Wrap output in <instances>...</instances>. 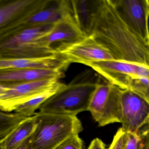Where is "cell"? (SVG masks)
<instances>
[{"label": "cell", "instance_id": "obj_1", "mask_svg": "<svg viewBox=\"0 0 149 149\" xmlns=\"http://www.w3.org/2000/svg\"><path fill=\"white\" fill-rule=\"evenodd\" d=\"M91 36L114 60L149 67V45L128 27L111 0H101Z\"/></svg>", "mask_w": 149, "mask_h": 149}, {"label": "cell", "instance_id": "obj_2", "mask_svg": "<svg viewBox=\"0 0 149 149\" xmlns=\"http://www.w3.org/2000/svg\"><path fill=\"white\" fill-rule=\"evenodd\" d=\"M102 79L91 69L85 70L44 102L38 112L76 116L88 111L92 94Z\"/></svg>", "mask_w": 149, "mask_h": 149}, {"label": "cell", "instance_id": "obj_3", "mask_svg": "<svg viewBox=\"0 0 149 149\" xmlns=\"http://www.w3.org/2000/svg\"><path fill=\"white\" fill-rule=\"evenodd\" d=\"M54 25H40L25 29L0 44V57L40 59L59 54L43 39Z\"/></svg>", "mask_w": 149, "mask_h": 149}, {"label": "cell", "instance_id": "obj_4", "mask_svg": "<svg viewBox=\"0 0 149 149\" xmlns=\"http://www.w3.org/2000/svg\"><path fill=\"white\" fill-rule=\"evenodd\" d=\"M38 125L31 137L32 149H54L63 141L78 135L83 126L76 116L36 111Z\"/></svg>", "mask_w": 149, "mask_h": 149}, {"label": "cell", "instance_id": "obj_5", "mask_svg": "<svg viewBox=\"0 0 149 149\" xmlns=\"http://www.w3.org/2000/svg\"><path fill=\"white\" fill-rule=\"evenodd\" d=\"M46 0H0V44L25 29Z\"/></svg>", "mask_w": 149, "mask_h": 149}, {"label": "cell", "instance_id": "obj_6", "mask_svg": "<svg viewBox=\"0 0 149 149\" xmlns=\"http://www.w3.org/2000/svg\"><path fill=\"white\" fill-rule=\"evenodd\" d=\"M102 79L94 90L88 111L101 127L114 123H121L122 113L121 89Z\"/></svg>", "mask_w": 149, "mask_h": 149}, {"label": "cell", "instance_id": "obj_7", "mask_svg": "<svg viewBox=\"0 0 149 149\" xmlns=\"http://www.w3.org/2000/svg\"><path fill=\"white\" fill-rule=\"evenodd\" d=\"M118 15L128 27L149 45L148 0H111Z\"/></svg>", "mask_w": 149, "mask_h": 149}, {"label": "cell", "instance_id": "obj_8", "mask_svg": "<svg viewBox=\"0 0 149 149\" xmlns=\"http://www.w3.org/2000/svg\"><path fill=\"white\" fill-rule=\"evenodd\" d=\"M121 128L127 133H136L149 123V102L129 90H120Z\"/></svg>", "mask_w": 149, "mask_h": 149}, {"label": "cell", "instance_id": "obj_9", "mask_svg": "<svg viewBox=\"0 0 149 149\" xmlns=\"http://www.w3.org/2000/svg\"><path fill=\"white\" fill-rule=\"evenodd\" d=\"M69 63L84 64L88 62L114 60L109 52L91 36L70 43H63L54 48Z\"/></svg>", "mask_w": 149, "mask_h": 149}, {"label": "cell", "instance_id": "obj_10", "mask_svg": "<svg viewBox=\"0 0 149 149\" xmlns=\"http://www.w3.org/2000/svg\"><path fill=\"white\" fill-rule=\"evenodd\" d=\"M84 65L103 77L111 85L122 90H128L132 77H138L140 65L115 60L88 62Z\"/></svg>", "mask_w": 149, "mask_h": 149}, {"label": "cell", "instance_id": "obj_11", "mask_svg": "<svg viewBox=\"0 0 149 149\" xmlns=\"http://www.w3.org/2000/svg\"><path fill=\"white\" fill-rule=\"evenodd\" d=\"M59 81L55 79H45L9 87L0 93V110L5 112H14L18 106L45 91Z\"/></svg>", "mask_w": 149, "mask_h": 149}, {"label": "cell", "instance_id": "obj_12", "mask_svg": "<svg viewBox=\"0 0 149 149\" xmlns=\"http://www.w3.org/2000/svg\"><path fill=\"white\" fill-rule=\"evenodd\" d=\"M64 72L60 70H0V85L10 87L38 80L55 79L59 81L64 77Z\"/></svg>", "mask_w": 149, "mask_h": 149}, {"label": "cell", "instance_id": "obj_13", "mask_svg": "<svg viewBox=\"0 0 149 149\" xmlns=\"http://www.w3.org/2000/svg\"><path fill=\"white\" fill-rule=\"evenodd\" d=\"M70 63L60 54L40 59H17L0 57V70H60L65 71Z\"/></svg>", "mask_w": 149, "mask_h": 149}, {"label": "cell", "instance_id": "obj_14", "mask_svg": "<svg viewBox=\"0 0 149 149\" xmlns=\"http://www.w3.org/2000/svg\"><path fill=\"white\" fill-rule=\"evenodd\" d=\"M71 14L70 0H46L43 7L28 20L26 26L54 25Z\"/></svg>", "mask_w": 149, "mask_h": 149}, {"label": "cell", "instance_id": "obj_15", "mask_svg": "<svg viewBox=\"0 0 149 149\" xmlns=\"http://www.w3.org/2000/svg\"><path fill=\"white\" fill-rule=\"evenodd\" d=\"M87 36L80 30L72 14L56 22L43 40L53 47L54 44L70 43L81 40ZM54 48V47H53Z\"/></svg>", "mask_w": 149, "mask_h": 149}, {"label": "cell", "instance_id": "obj_16", "mask_svg": "<svg viewBox=\"0 0 149 149\" xmlns=\"http://www.w3.org/2000/svg\"><path fill=\"white\" fill-rule=\"evenodd\" d=\"M101 0H70L72 15L86 36H91Z\"/></svg>", "mask_w": 149, "mask_h": 149}, {"label": "cell", "instance_id": "obj_17", "mask_svg": "<svg viewBox=\"0 0 149 149\" xmlns=\"http://www.w3.org/2000/svg\"><path fill=\"white\" fill-rule=\"evenodd\" d=\"M38 125L35 115L22 123L14 132L0 144V149H15L33 134Z\"/></svg>", "mask_w": 149, "mask_h": 149}, {"label": "cell", "instance_id": "obj_18", "mask_svg": "<svg viewBox=\"0 0 149 149\" xmlns=\"http://www.w3.org/2000/svg\"><path fill=\"white\" fill-rule=\"evenodd\" d=\"M64 84L58 81L45 91L31 98L29 101L18 106L14 112L26 117L35 116L36 111L48 99L60 90Z\"/></svg>", "mask_w": 149, "mask_h": 149}, {"label": "cell", "instance_id": "obj_19", "mask_svg": "<svg viewBox=\"0 0 149 149\" xmlns=\"http://www.w3.org/2000/svg\"><path fill=\"white\" fill-rule=\"evenodd\" d=\"M129 90L149 102V78L132 77L129 84Z\"/></svg>", "mask_w": 149, "mask_h": 149}, {"label": "cell", "instance_id": "obj_20", "mask_svg": "<svg viewBox=\"0 0 149 149\" xmlns=\"http://www.w3.org/2000/svg\"><path fill=\"white\" fill-rule=\"evenodd\" d=\"M83 141L78 135L65 139L54 149H83Z\"/></svg>", "mask_w": 149, "mask_h": 149}, {"label": "cell", "instance_id": "obj_21", "mask_svg": "<svg viewBox=\"0 0 149 149\" xmlns=\"http://www.w3.org/2000/svg\"><path fill=\"white\" fill-rule=\"evenodd\" d=\"M127 141V133L120 128L113 137L108 149H123Z\"/></svg>", "mask_w": 149, "mask_h": 149}, {"label": "cell", "instance_id": "obj_22", "mask_svg": "<svg viewBox=\"0 0 149 149\" xmlns=\"http://www.w3.org/2000/svg\"><path fill=\"white\" fill-rule=\"evenodd\" d=\"M123 149H139V137L136 133H127V141Z\"/></svg>", "mask_w": 149, "mask_h": 149}, {"label": "cell", "instance_id": "obj_23", "mask_svg": "<svg viewBox=\"0 0 149 149\" xmlns=\"http://www.w3.org/2000/svg\"><path fill=\"white\" fill-rule=\"evenodd\" d=\"M87 149H106L104 143L100 139H93Z\"/></svg>", "mask_w": 149, "mask_h": 149}, {"label": "cell", "instance_id": "obj_24", "mask_svg": "<svg viewBox=\"0 0 149 149\" xmlns=\"http://www.w3.org/2000/svg\"><path fill=\"white\" fill-rule=\"evenodd\" d=\"M31 136L30 138L27 139L21 145L17 147L15 149H32L31 144Z\"/></svg>", "mask_w": 149, "mask_h": 149}, {"label": "cell", "instance_id": "obj_25", "mask_svg": "<svg viewBox=\"0 0 149 149\" xmlns=\"http://www.w3.org/2000/svg\"><path fill=\"white\" fill-rule=\"evenodd\" d=\"M9 87H6V86H3V85H0V93L5 91L7 89H8Z\"/></svg>", "mask_w": 149, "mask_h": 149}]
</instances>
